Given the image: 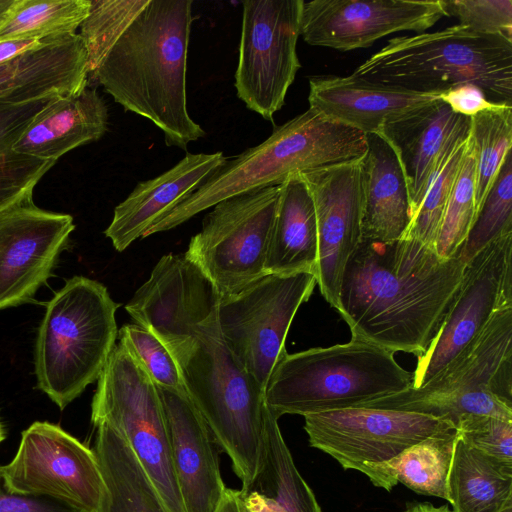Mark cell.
<instances>
[{"instance_id": "cell-1", "label": "cell", "mask_w": 512, "mask_h": 512, "mask_svg": "<svg viewBox=\"0 0 512 512\" xmlns=\"http://www.w3.org/2000/svg\"><path fill=\"white\" fill-rule=\"evenodd\" d=\"M465 266L459 254L443 259L413 238L362 239L343 273L338 312L353 339L418 357L450 309Z\"/></svg>"}, {"instance_id": "cell-2", "label": "cell", "mask_w": 512, "mask_h": 512, "mask_svg": "<svg viewBox=\"0 0 512 512\" xmlns=\"http://www.w3.org/2000/svg\"><path fill=\"white\" fill-rule=\"evenodd\" d=\"M192 4L150 0L92 76L126 111L160 129L167 146L185 151L205 136L187 108Z\"/></svg>"}, {"instance_id": "cell-3", "label": "cell", "mask_w": 512, "mask_h": 512, "mask_svg": "<svg viewBox=\"0 0 512 512\" xmlns=\"http://www.w3.org/2000/svg\"><path fill=\"white\" fill-rule=\"evenodd\" d=\"M367 136L308 108L261 144L226 159L199 188L163 215L142 238L176 228L217 203L256 189L281 185L289 175L363 157Z\"/></svg>"}, {"instance_id": "cell-4", "label": "cell", "mask_w": 512, "mask_h": 512, "mask_svg": "<svg viewBox=\"0 0 512 512\" xmlns=\"http://www.w3.org/2000/svg\"><path fill=\"white\" fill-rule=\"evenodd\" d=\"M408 90L442 94L471 83L512 106V39L454 25L390 39L351 74Z\"/></svg>"}, {"instance_id": "cell-5", "label": "cell", "mask_w": 512, "mask_h": 512, "mask_svg": "<svg viewBox=\"0 0 512 512\" xmlns=\"http://www.w3.org/2000/svg\"><path fill=\"white\" fill-rule=\"evenodd\" d=\"M388 349L351 338L348 343L285 351L268 379L265 403L279 419L359 407L412 385V373Z\"/></svg>"}, {"instance_id": "cell-6", "label": "cell", "mask_w": 512, "mask_h": 512, "mask_svg": "<svg viewBox=\"0 0 512 512\" xmlns=\"http://www.w3.org/2000/svg\"><path fill=\"white\" fill-rule=\"evenodd\" d=\"M119 306L102 283L85 276L66 280L48 302L34 366L38 388L60 410L99 378L118 338Z\"/></svg>"}, {"instance_id": "cell-7", "label": "cell", "mask_w": 512, "mask_h": 512, "mask_svg": "<svg viewBox=\"0 0 512 512\" xmlns=\"http://www.w3.org/2000/svg\"><path fill=\"white\" fill-rule=\"evenodd\" d=\"M187 394L247 490L258 470L268 407L264 390L237 363L216 318L203 325L177 362Z\"/></svg>"}, {"instance_id": "cell-8", "label": "cell", "mask_w": 512, "mask_h": 512, "mask_svg": "<svg viewBox=\"0 0 512 512\" xmlns=\"http://www.w3.org/2000/svg\"><path fill=\"white\" fill-rule=\"evenodd\" d=\"M359 407L428 415L455 428L469 414L512 421V307L496 312L480 334L426 384Z\"/></svg>"}, {"instance_id": "cell-9", "label": "cell", "mask_w": 512, "mask_h": 512, "mask_svg": "<svg viewBox=\"0 0 512 512\" xmlns=\"http://www.w3.org/2000/svg\"><path fill=\"white\" fill-rule=\"evenodd\" d=\"M91 422L94 427L107 424L125 438L166 512H185L158 389L141 363L120 342L115 344L97 379Z\"/></svg>"}, {"instance_id": "cell-10", "label": "cell", "mask_w": 512, "mask_h": 512, "mask_svg": "<svg viewBox=\"0 0 512 512\" xmlns=\"http://www.w3.org/2000/svg\"><path fill=\"white\" fill-rule=\"evenodd\" d=\"M281 185L225 199L205 216L185 255L212 281L221 298L266 275L265 262Z\"/></svg>"}, {"instance_id": "cell-11", "label": "cell", "mask_w": 512, "mask_h": 512, "mask_svg": "<svg viewBox=\"0 0 512 512\" xmlns=\"http://www.w3.org/2000/svg\"><path fill=\"white\" fill-rule=\"evenodd\" d=\"M316 275L267 274L241 291L220 299L217 323L237 363L265 391L299 307L313 293Z\"/></svg>"}, {"instance_id": "cell-12", "label": "cell", "mask_w": 512, "mask_h": 512, "mask_svg": "<svg viewBox=\"0 0 512 512\" xmlns=\"http://www.w3.org/2000/svg\"><path fill=\"white\" fill-rule=\"evenodd\" d=\"M302 4L303 0L242 2L236 93L249 110L271 122L301 67L296 46Z\"/></svg>"}, {"instance_id": "cell-13", "label": "cell", "mask_w": 512, "mask_h": 512, "mask_svg": "<svg viewBox=\"0 0 512 512\" xmlns=\"http://www.w3.org/2000/svg\"><path fill=\"white\" fill-rule=\"evenodd\" d=\"M3 487L12 494L62 501L96 512L104 483L96 454L60 426L36 421L22 432L13 459L0 466Z\"/></svg>"}, {"instance_id": "cell-14", "label": "cell", "mask_w": 512, "mask_h": 512, "mask_svg": "<svg viewBox=\"0 0 512 512\" xmlns=\"http://www.w3.org/2000/svg\"><path fill=\"white\" fill-rule=\"evenodd\" d=\"M512 307V232L479 251L465 266L460 289L436 336L418 356L413 388L438 375L501 309Z\"/></svg>"}, {"instance_id": "cell-15", "label": "cell", "mask_w": 512, "mask_h": 512, "mask_svg": "<svg viewBox=\"0 0 512 512\" xmlns=\"http://www.w3.org/2000/svg\"><path fill=\"white\" fill-rule=\"evenodd\" d=\"M220 295L185 253L166 254L125 305L136 324L154 334L178 362L200 328L216 318Z\"/></svg>"}, {"instance_id": "cell-16", "label": "cell", "mask_w": 512, "mask_h": 512, "mask_svg": "<svg viewBox=\"0 0 512 512\" xmlns=\"http://www.w3.org/2000/svg\"><path fill=\"white\" fill-rule=\"evenodd\" d=\"M304 420L312 447L344 469L359 472L394 458L438 431L455 428L447 420L428 415L365 407L309 414Z\"/></svg>"}, {"instance_id": "cell-17", "label": "cell", "mask_w": 512, "mask_h": 512, "mask_svg": "<svg viewBox=\"0 0 512 512\" xmlns=\"http://www.w3.org/2000/svg\"><path fill=\"white\" fill-rule=\"evenodd\" d=\"M362 158L301 173L316 213L317 285L325 300L337 311L340 310L343 273L362 240Z\"/></svg>"}, {"instance_id": "cell-18", "label": "cell", "mask_w": 512, "mask_h": 512, "mask_svg": "<svg viewBox=\"0 0 512 512\" xmlns=\"http://www.w3.org/2000/svg\"><path fill=\"white\" fill-rule=\"evenodd\" d=\"M75 228L69 214L25 199L0 212V310L34 299Z\"/></svg>"}, {"instance_id": "cell-19", "label": "cell", "mask_w": 512, "mask_h": 512, "mask_svg": "<svg viewBox=\"0 0 512 512\" xmlns=\"http://www.w3.org/2000/svg\"><path fill=\"white\" fill-rule=\"evenodd\" d=\"M444 16L441 0L303 1L300 36L313 46L350 51L395 32L425 31Z\"/></svg>"}, {"instance_id": "cell-20", "label": "cell", "mask_w": 512, "mask_h": 512, "mask_svg": "<svg viewBox=\"0 0 512 512\" xmlns=\"http://www.w3.org/2000/svg\"><path fill=\"white\" fill-rule=\"evenodd\" d=\"M157 389L185 512H215L226 490L218 445L188 394Z\"/></svg>"}, {"instance_id": "cell-21", "label": "cell", "mask_w": 512, "mask_h": 512, "mask_svg": "<svg viewBox=\"0 0 512 512\" xmlns=\"http://www.w3.org/2000/svg\"><path fill=\"white\" fill-rule=\"evenodd\" d=\"M440 95L352 75H317L309 78L308 101L310 108L368 135L435 103Z\"/></svg>"}, {"instance_id": "cell-22", "label": "cell", "mask_w": 512, "mask_h": 512, "mask_svg": "<svg viewBox=\"0 0 512 512\" xmlns=\"http://www.w3.org/2000/svg\"><path fill=\"white\" fill-rule=\"evenodd\" d=\"M222 152H186L163 174L139 182L127 198L114 209L104 231L113 247L122 252L163 215L199 188L226 161Z\"/></svg>"}, {"instance_id": "cell-23", "label": "cell", "mask_w": 512, "mask_h": 512, "mask_svg": "<svg viewBox=\"0 0 512 512\" xmlns=\"http://www.w3.org/2000/svg\"><path fill=\"white\" fill-rule=\"evenodd\" d=\"M87 86V54L78 33L57 37L0 64L3 104L70 95Z\"/></svg>"}, {"instance_id": "cell-24", "label": "cell", "mask_w": 512, "mask_h": 512, "mask_svg": "<svg viewBox=\"0 0 512 512\" xmlns=\"http://www.w3.org/2000/svg\"><path fill=\"white\" fill-rule=\"evenodd\" d=\"M108 109L96 89L58 96L46 105L12 146L20 154L56 162L62 155L99 140L107 131Z\"/></svg>"}, {"instance_id": "cell-25", "label": "cell", "mask_w": 512, "mask_h": 512, "mask_svg": "<svg viewBox=\"0 0 512 512\" xmlns=\"http://www.w3.org/2000/svg\"><path fill=\"white\" fill-rule=\"evenodd\" d=\"M469 125V117L453 112L439 99L377 133L391 144L400 160L409 188L413 217L440 155L453 137Z\"/></svg>"}, {"instance_id": "cell-26", "label": "cell", "mask_w": 512, "mask_h": 512, "mask_svg": "<svg viewBox=\"0 0 512 512\" xmlns=\"http://www.w3.org/2000/svg\"><path fill=\"white\" fill-rule=\"evenodd\" d=\"M366 136L362 239L397 240L405 235L413 218L407 181L391 144L381 134Z\"/></svg>"}, {"instance_id": "cell-27", "label": "cell", "mask_w": 512, "mask_h": 512, "mask_svg": "<svg viewBox=\"0 0 512 512\" xmlns=\"http://www.w3.org/2000/svg\"><path fill=\"white\" fill-rule=\"evenodd\" d=\"M317 258L314 202L301 173H293L281 184L265 272L266 275L298 272L316 275Z\"/></svg>"}, {"instance_id": "cell-28", "label": "cell", "mask_w": 512, "mask_h": 512, "mask_svg": "<svg viewBox=\"0 0 512 512\" xmlns=\"http://www.w3.org/2000/svg\"><path fill=\"white\" fill-rule=\"evenodd\" d=\"M94 452L104 489L96 512H166L131 447L107 424L95 427Z\"/></svg>"}, {"instance_id": "cell-29", "label": "cell", "mask_w": 512, "mask_h": 512, "mask_svg": "<svg viewBox=\"0 0 512 512\" xmlns=\"http://www.w3.org/2000/svg\"><path fill=\"white\" fill-rule=\"evenodd\" d=\"M457 440L455 428L438 431L388 461L366 466L361 473L387 491L400 482L418 494L448 501V478Z\"/></svg>"}, {"instance_id": "cell-30", "label": "cell", "mask_w": 512, "mask_h": 512, "mask_svg": "<svg viewBox=\"0 0 512 512\" xmlns=\"http://www.w3.org/2000/svg\"><path fill=\"white\" fill-rule=\"evenodd\" d=\"M452 512H512V465L457 440L448 478Z\"/></svg>"}, {"instance_id": "cell-31", "label": "cell", "mask_w": 512, "mask_h": 512, "mask_svg": "<svg viewBox=\"0 0 512 512\" xmlns=\"http://www.w3.org/2000/svg\"><path fill=\"white\" fill-rule=\"evenodd\" d=\"M247 490L269 499L280 512H322L313 491L295 466L278 419L269 409L258 470Z\"/></svg>"}, {"instance_id": "cell-32", "label": "cell", "mask_w": 512, "mask_h": 512, "mask_svg": "<svg viewBox=\"0 0 512 512\" xmlns=\"http://www.w3.org/2000/svg\"><path fill=\"white\" fill-rule=\"evenodd\" d=\"M90 0H15L0 24V41L76 33Z\"/></svg>"}, {"instance_id": "cell-33", "label": "cell", "mask_w": 512, "mask_h": 512, "mask_svg": "<svg viewBox=\"0 0 512 512\" xmlns=\"http://www.w3.org/2000/svg\"><path fill=\"white\" fill-rule=\"evenodd\" d=\"M469 119V136L475 158L477 213L506 154L512 150V106L495 104Z\"/></svg>"}, {"instance_id": "cell-34", "label": "cell", "mask_w": 512, "mask_h": 512, "mask_svg": "<svg viewBox=\"0 0 512 512\" xmlns=\"http://www.w3.org/2000/svg\"><path fill=\"white\" fill-rule=\"evenodd\" d=\"M470 125L457 133L440 155L424 198L403 237L435 249L445 207L469 144Z\"/></svg>"}, {"instance_id": "cell-35", "label": "cell", "mask_w": 512, "mask_h": 512, "mask_svg": "<svg viewBox=\"0 0 512 512\" xmlns=\"http://www.w3.org/2000/svg\"><path fill=\"white\" fill-rule=\"evenodd\" d=\"M150 0H90L89 13L80 25L91 77L112 47Z\"/></svg>"}, {"instance_id": "cell-36", "label": "cell", "mask_w": 512, "mask_h": 512, "mask_svg": "<svg viewBox=\"0 0 512 512\" xmlns=\"http://www.w3.org/2000/svg\"><path fill=\"white\" fill-rule=\"evenodd\" d=\"M512 232V150H510L477 210L459 256L467 264L497 238Z\"/></svg>"}, {"instance_id": "cell-37", "label": "cell", "mask_w": 512, "mask_h": 512, "mask_svg": "<svg viewBox=\"0 0 512 512\" xmlns=\"http://www.w3.org/2000/svg\"><path fill=\"white\" fill-rule=\"evenodd\" d=\"M475 216V158L469 136L435 242V251L441 258L449 259L459 254Z\"/></svg>"}, {"instance_id": "cell-38", "label": "cell", "mask_w": 512, "mask_h": 512, "mask_svg": "<svg viewBox=\"0 0 512 512\" xmlns=\"http://www.w3.org/2000/svg\"><path fill=\"white\" fill-rule=\"evenodd\" d=\"M118 339L157 387L187 394L179 364L154 334L136 323L126 324L118 330Z\"/></svg>"}, {"instance_id": "cell-39", "label": "cell", "mask_w": 512, "mask_h": 512, "mask_svg": "<svg viewBox=\"0 0 512 512\" xmlns=\"http://www.w3.org/2000/svg\"><path fill=\"white\" fill-rule=\"evenodd\" d=\"M56 162L0 149V212L33 197L36 184Z\"/></svg>"}, {"instance_id": "cell-40", "label": "cell", "mask_w": 512, "mask_h": 512, "mask_svg": "<svg viewBox=\"0 0 512 512\" xmlns=\"http://www.w3.org/2000/svg\"><path fill=\"white\" fill-rule=\"evenodd\" d=\"M458 439L467 446L512 465V421L490 415L469 414L456 425Z\"/></svg>"}, {"instance_id": "cell-41", "label": "cell", "mask_w": 512, "mask_h": 512, "mask_svg": "<svg viewBox=\"0 0 512 512\" xmlns=\"http://www.w3.org/2000/svg\"><path fill=\"white\" fill-rule=\"evenodd\" d=\"M442 2L444 15L460 25L485 34H501L512 39L511 0H448Z\"/></svg>"}, {"instance_id": "cell-42", "label": "cell", "mask_w": 512, "mask_h": 512, "mask_svg": "<svg viewBox=\"0 0 512 512\" xmlns=\"http://www.w3.org/2000/svg\"><path fill=\"white\" fill-rule=\"evenodd\" d=\"M56 97L23 104L0 103V149L12 147L33 118Z\"/></svg>"}, {"instance_id": "cell-43", "label": "cell", "mask_w": 512, "mask_h": 512, "mask_svg": "<svg viewBox=\"0 0 512 512\" xmlns=\"http://www.w3.org/2000/svg\"><path fill=\"white\" fill-rule=\"evenodd\" d=\"M0 512H86L62 501L9 493L0 476Z\"/></svg>"}, {"instance_id": "cell-44", "label": "cell", "mask_w": 512, "mask_h": 512, "mask_svg": "<svg viewBox=\"0 0 512 512\" xmlns=\"http://www.w3.org/2000/svg\"><path fill=\"white\" fill-rule=\"evenodd\" d=\"M440 100L453 112L469 118L497 104L488 100L483 90L471 83L450 88L440 95Z\"/></svg>"}, {"instance_id": "cell-45", "label": "cell", "mask_w": 512, "mask_h": 512, "mask_svg": "<svg viewBox=\"0 0 512 512\" xmlns=\"http://www.w3.org/2000/svg\"><path fill=\"white\" fill-rule=\"evenodd\" d=\"M63 36V35H62ZM60 36L45 38H15L0 41V64L13 60L19 55L42 46Z\"/></svg>"}, {"instance_id": "cell-46", "label": "cell", "mask_w": 512, "mask_h": 512, "mask_svg": "<svg viewBox=\"0 0 512 512\" xmlns=\"http://www.w3.org/2000/svg\"><path fill=\"white\" fill-rule=\"evenodd\" d=\"M215 512H243L240 490L226 488Z\"/></svg>"}, {"instance_id": "cell-47", "label": "cell", "mask_w": 512, "mask_h": 512, "mask_svg": "<svg viewBox=\"0 0 512 512\" xmlns=\"http://www.w3.org/2000/svg\"><path fill=\"white\" fill-rule=\"evenodd\" d=\"M404 512H452L447 505L435 507L430 503H418L411 505Z\"/></svg>"}, {"instance_id": "cell-48", "label": "cell", "mask_w": 512, "mask_h": 512, "mask_svg": "<svg viewBox=\"0 0 512 512\" xmlns=\"http://www.w3.org/2000/svg\"><path fill=\"white\" fill-rule=\"evenodd\" d=\"M15 0H0V24L13 6Z\"/></svg>"}, {"instance_id": "cell-49", "label": "cell", "mask_w": 512, "mask_h": 512, "mask_svg": "<svg viewBox=\"0 0 512 512\" xmlns=\"http://www.w3.org/2000/svg\"><path fill=\"white\" fill-rule=\"evenodd\" d=\"M5 439V429L0 419V443Z\"/></svg>"}]
</instances>
